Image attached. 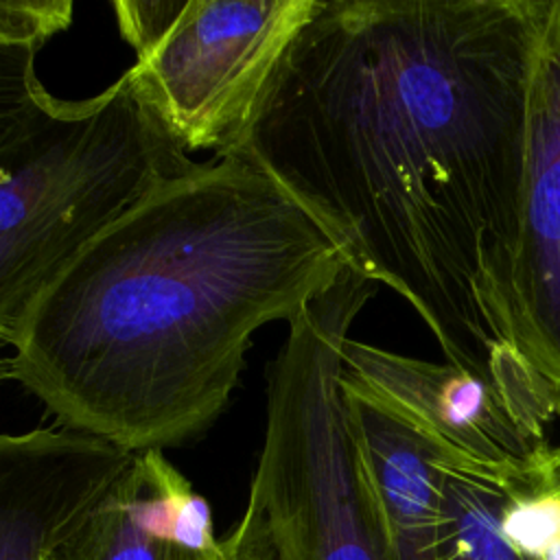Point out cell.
<instances>
[{"label":"cell","instance_id":"obj_12","mask_svg":"<svg viewBox=\"0 0 560 560\" xmlns=\"http://www.w3.org/2000/svg\"><path fill=\"white\" fill-rule=\"evenodd\" d=\"M74 4L68 0H0V48L33 50L66 31Z\"/></svg>","mask_w":560,"mask_h":560},{"label":"cell","instance_id":"obj_10","mask_svg":"<svg viewBox=\"0 0 560 560\" xmlns=\"http://www.w3.org/2000/svg\"><path fill=\"white\" fill-rule=\"evenodd\" d=\"M341 394L376 501L387 560H440L442 464L457 459L343 370Z\"/></svg>","mask_w":560,"mask_h":560},{"label":"cell","instance_id":"obj_16","mask_svg":"<svg viewBox=\"0 0 560 560\" xmlns=\"http://www.w3.org/2000/svg\"><path fill=\"white\" fill-rule=\"evenodd\" d=\"M553 468H556V475L560 477V446L553 448Z\"/></svg>","mask_w":560,"mask_h":560},{"label":"cell","instance_id":"obj_7","mask_svg":"<svg viewBox=\"0 0 560 560\" xmlns=\"http://www.w3.org/2000/svg\"><path fill=\"white\" fill-rule=\"evenodd\" d=\"M508 337L560 413V0H532L523 171L505 293Z\"/></svg>","mask_w":560,"mask_h":560},{"label":"cell","instance_id":"obj_1","mask_svg":"<svg viewBox=\"0 0 560 560\" xmlns=\"http://www.w3.org/2000/svg\"><path fill=\"white\" fill-rule=\"evenodd\" d=\"M532 0H319L236 153L444 361L497 376L523 171Z\"/></svg>","mask_w":560,"mask_h":560},{"label":"cell","instance_id":"obj_4","mask_svg":"<svg viewBox=\"0 0 560 560\" xmlns=\"http://www.w3.org/2000/svg\"><path fill=\"white\" fill-rule=\"evenodd\" d=\"M376 282L352 267L291 322L267 372V424L249 490L280 560H387L341 394L343 343Z\"/></svg>","mask_w":560,"mask_h":560},{"label":"cell","instance_id":"obj_11","mask_svg":"<svg viewBox=\"0 0 560 560\" xmlns=\"http://www.w3.org/2000/svg\"><path fill=\"white\" fill-rule=\"evenodd\" d=\"M523 479L446 459L438 518L440 560H527L503 532L512 488Z\"/></svg>","mask_w":560,"mask_h":560},{"label":"cell","instance_id":"obj_13","mask_svg":"<svg viewBox=\"0 0 560 560\" xmlns=\"http://www.w3.org/2000/svg\"><path fill=\"white\" fill-rule=\"evenodd\" d=\"M219 560H280L267 512L252 490L241 521L219 540Z\"/></svg>","mask_w":560,"mask_h":560},{"label":"cell","instance_id":"obj_5","mask_svg":"<svg viewBox=\"0 0 560 560\" xmlns=\"http://www.w3.org/2000/svg\"><path fill=\"white\" fill-rule=\"evenodd\" d=\"M319 0H182L125 72L184 151L232 155Z\"/></svg>","mask_w":560,"mask_h":560},{"label":"cell","instance_id":"obj_14","mask_svg":"<svg viewBox=\"0 0 560 560\" xmlns=\"http://www.w3.org/2000/svg\"><path fill=\"white\" fill-rule=\"evenodd\" d=\"M33 50L0 48V116L20 107L37 88Z\"/></svg>","mask_w":560,"mask_h":560},{"label":"cell","instance_id":"obj_6","mask_svg":"<svg viewBox=\"0 0 560 560\" xmlns=\"http://www.w3.org/2000/svg\"><path fill=\"white\" fill-rule=\"evenodd\" d=\"M341 359L343 374L459 464L523 479L551 457L547 427L560 413L549 394L357 339L343 343Z\"/></svg>","mask_w":560,"mask_h":560},{"label":"cell","instance_id":"obj_8","mask_svg":"<svg viewBox=\"0 0 560 560\" xmlns=\"http://www.w3.org/2000/svg\"><path fill=\"white\" fill-rule=\"evenodd\" d=\"M131 459L66 427L0 435V560H44Z\"/></svg>","mask_w":560,"mask_h":560},{"label":"cell","instance_id":"obj_15","mask_svg":"<svg viewBox=\"0 0 560 560\" xmlns=\"http://www.w3.org/2000/svg\"><path fill=\"white\" fill-rule=\"evenodd\" d=\"M7 378H13V370H11V359H0V383L7 381Z\"/></svg>","mask_w":560,"mask_h":560},{"label":"cell","instance_id":"obj_3","mask_svg":"<svg viewBox=\"0 0 560 560\" xmlns=\"http://www.w3.org/2000/svg\"><path fill=\"white\" fill-rule=\"evenodd\" d=\"M197 164L125 74L83 101L39 85L0 116V343L92 241Z\"/></svg>","mask_w":560,"mask_h":560},{"label":"cell","instance_id":"obj_2","mask_svg":"<svg viewBox=\"0 0 560 560\" xmlns=\"http://www.w3.org/2000/svg\"><path fill=\"white\" fill-rule=\"evenodd\" d=\"M350 267L262 168L214 155L151 192L31 304L11 370L59 427L129 453L177 446L230 402L252 335Z\"/></svg>","mask_w":560,"mask_h":560},{"label":"cell","instance_id":"obj_9","mask_svg":"<svg viewBox=\"0 0 560 560\" xmlns=\"http://www.w3.org/2000/svg\"><path fill=\"white\" fill-rule=\"evenodd\" d=\"M44 560H219L212 514L160 448L133 453Z\"/></svg>","mask_w":560,"mask_h":560}]
</instances>
